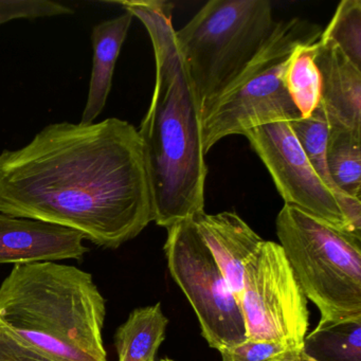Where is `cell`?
<instances>
[{
  "label": "cell",
  "mask_w": 361,
  "mask_h": 361,
  "mask_svg": "<svg viewBox=\"0 0 361 361\" xmlns=\"http://www.w3.org/2000/svg\"><path fill=\"white\" fill-rule=\"evenodd\" d=\"M0 213L68 228L117 249L154 221L145 145L130 122L45 126L0 153Z\"/></svg>",
  "instance_id": "1"
},
{
  "label": "cell",
  "mask_w": 361,
  "mask_h": 361,
  "mask_svg": "<svg viewBox=\"0 0 361 361\" xmlns=\"http://www.w3.org/2000/svg\"><path fill=\"white\" fill-rule=\"evenodd\" d=\"M147 29L155 56V86L138 132L145 145L154 221L168 229L204 212L207 169L202 107L177 44L173 4L117 1Z\"/></svg>",
  "instance_id": "2"
},
{
  "label": "cell",
  "mask_w": 361,
  "mask_h": 361,
  "mask_svg": "<svg viewBox=\"0 0 361 361\" xmlns=\"http://www.w3.org/2000/svg\"><path fill=\"white\" fill-rule=\"evenodd\" d=\"M105 317L92 274L75 266L14 265L0 285V329L54 361H107Z\"/></svg>",
  "instance_id": "3"
},
{
  "label": "cell",
  "mask_w": 361,
  "mask_h": 361,
  "mask_svg": "<svg viewBox=\"0 0 361 361\" xmlns=\"http://www.w3.org/2000/svg\"><path fill=\"white\" fill-rule=\"evenodd\" d=\"M321 35L318 25L302 18L276 22L263 47L235 81L202 109L204 155L226 137L301 118L285 87V71L295 50L317 43Z\"/></svg>",
  "instance_id": "4"
},
{
  "label": "cell",
  "mask_w": 361,
  "mask_h": 361,
  "mask_svg": "<svg viewBox=\"0 0 361 361\" xmlns=\"http://www.w3.org/2000/svg\"><path fill=\"white\" fill-rule=\"evenodd\" d=\"M276 24L268 0H211L175 31L202 109L235 81Z\"/></svg>",
  "instance_id": "5"
},
{
  "label": "cell",
  "mask_w": 361,
  "mask_h": 361,
  "mask_svg": "<svg viewBox=\"0 0 361 361\" xmlns=\"http://www.w3.org/2000/svg\"><path fill=\"white\" fill-rule=\"evenodd\" d=\"M276 235L304 295L320 321L361 317V238L284 204Z\"/></svg>",
  "instance_id": "6"
},
{
  "label": "cell",
  "mask_w": 361,
  "mask_h": 361,
  "mask_svg": "<svg viewBox=\"0 0 361 361\" xmlns=\"http://www.w3.org/2000/svg\"><path fill=\"white\" fill-rule=\"evenodd\" d=\"M164 248L171 276L189 300L209 345L221 352L245 341L240 304L193 221L168 228Z\"/></svg>",
  "instance_id": "7"
},
{
  "label": "cell",
  "mask_w": 361,
  "mask_h": 361,
  "mask_svg": "<svg viewBox=\"0 0 361 361\" xmlns=\"http://www.w3.org/2000/svg\"><path fill=\"white\" fill-rule=\"evenodd\" d=\"M240 305L247 339L302 350L310 325L307 298L280 244L264 240L245 266Z\"/></svg>",
  "instance_id": "8"
},
{
  "label": "cell",
  "mask_w": 361,
  "mask_h": 361,
  "mask_svg": "<svg viewBox=\"0 0 361 361\" xmlns=\"http://www.w3.org/2000/svg\"><path fill=\"white\" fill-rule=\"evenodd\" d=\"M243 136L265 164L285 204L358 238L353 233L335 194L308 161L290 122L266 124L247 130Z\"/></svg>",
  "instance_id": "9"
},
{
  "label": "cell",
  "mask_w": 361,
  "mask_h": 361,
  "mask_svg": "<svg viewBox=\"0 0 361 361\" xmlns=\"http://www.w3.org/2000/svg\"><path fill=\"white\" fill-rule=\"evenodd\" d=\"M84 240L68 228L0 213V264L82 259L90 251Z\"/></svg>",
  "instance_id": "10"
},
{
  "label": "cell",
  "mask_w": 361,
  "mask_h": 361,
  "mask_svg": "<svg viewBox=\"0 0 361 361\" xmlns=\"http://www.w3.org/2000/svg\"><path fill=\"white\" fill-rule=\"evenodd\" d=\"M314 62L321 75V104L329 128L361 134V69L329 39L316 44Z\"/></svg>",
  "instance_id": "11"
},
{
  "label": "cell",
  "mask_w": 361,
  "mask_h": 361,
  "mask_svg": "<svg viewBox=\"0 0 361 361\" xmlns=\"http://www.w3.org/2000/svg\"><path fill=\"white\" fill-rule=\"evenodd\" d=\"M192 221L240 304L245 266L259 250L263 238L235 212H204Z\"/></svg>",
  "instance_id": "12"
},
{
  "label": "cell",
  "mask_w": 361,
  "mask_h": 361,
  "mask_svg": "<svg viewBox=\"0 0 361 361\" xmlns=\"http://www.w3.org/2000/svg\"><path fill=\"white\" fill-rule=\"evenodd\" d=\"M134 16L124 12L117 18L103 20L92 28V68L87 100L82 114V124L94 123L104 111L113 87L114 73L128 37Z\"/></svg>",
  "instance_id": "13"
},
{
  "label": "cell",
  "mask_w": 361,
  "mask_h": 361,
  "mask_svg": "<svg viewBox=\"0 0 361 361\" xmlns=\"http://www.w3.org/2000/svg\"><path fill=\"white\" fill-rule=\"evenodd\" d=\"M290 126L308 161L323 183L335 194L353 233L361 238V200L342 194L329 176L326 164L329 123L322 104H319L310 117L291 121Z\"/></svg>",
  "instance_id": "14"
},
{
  "label": "cell",
  "mask_w": 361,
  "mask_h": 361,
  "mask_svg": "<svg viewBox=\"0 0 361 361\" xmlns=\"http://www.w3.org/2000/svg\"><path fill=\"white\" fill-rule=\"evenodd\" d=\"M168 324L161 303L133 310L115 334L118 361H155Z\"/></svg>",
  "instance_id": "15"
},
{
  "label": "cell",
  "mask_w": 361,
  "mask_h": 361,
  "mask_svg": "<svg viewBox=\"0 0 361 361\" xmlns=\"http://www.w3.org/2000/svg\"><path fill=\"white\" fill-rule=\"evenodd\" d=\"M302 350L314 361H361V317L319 321L306 334Z\"/></svg>",
  "instance_id": "16"
},
{
  "label": "cell",
  "mask_w": 361,
  "mask_h": 361,
  "mask_svg": "<svg viewBox=\"0 0 361 361\" xmlns=\"http://www.w3.org/2000/svg\"><path fill=\"white\" fill-rule=\"evenodd\" d=\"M326 164L336 188L344 195L361 200V134L329 128Z\"/></svg>",
  "instance_id": "17"
},
{
  "label": "cell",
  "mask_w": 361,
  "mask_h": 361,
  "mask_svg": "<svg viewBox=\"0 0 361 361\" xmlns=\"http://www.w3.org/2000/svg\"><path fill=\"white\" fill-rule=\"evenodd\" d=\"M317 43L298 48L285 71V87L301 118L310 117L321 102V75L314 62Z\"/></svg>",
  "instance_id": "18"
},
{
  "label": "cell",
  "mask_w": 361,
  "mask_h": 361,
  "mask_svg": "<svg viewBox=\"0 0 361 361\" xmlns=\"http://www.w3.org/2000/svg\"><path fill=\"white\" fill-rule=\"evenodd\" d=\"M321 39L335 43L361 69V1L342 0Z\"/></svg>",
  "instance_id": "19"
},
{
  "label": "cell",
  "mask_w": 361,
  "mask_h": 361,
  "mask_svg": "<svg viewBox=\"0 0 361 361\" xmlns=\"http://www.w3.org/2000/svg\"><path fill=\"white\" fill-rule=\"evenodd\" d=\"M75 10L50 0H0V25L12 20L71 16Z\"/></svg>",
  "instance_id": "20"
},
{
  "label": "cell",
  "mask_w": 361,
  "mask_h": 361,
  "mask_svg": "<svg viewBox=\"0 0 361 361\" xmlns=\"http://www.w3.org/2000/svg\"><path fill=\"white\" fill-rule=\"evenodd\" d=\"M287 350H293L274 342L246 339L219 353L223 361H271Z\"/></svg>",
  "instance_id": "21"
},
{
  "label": "cell",
  "mask_w": 361,
  "mask_h": 361,
  "mask_svg": "<svg viewBox=\"0 0 361 361\" xmlns=\"http://www.w3.org/2000/svg\"><path fill=\"white\" fill-rule=\"evenodd\" d=\"M0 361H54L0 329Z\"/></svg>",
  "instance_id": "22"
},
{
  "label": "cell",
  "mask_w": 361,
  "mask_h": 361,
  "mask_svg": "<svg viewBox=\"0 0 361 361\" xmlns=\"http://www.w3.org/2000/svg\"><path fill=\"white\" fill-rule=\"evenodd\" d=\"M271 361H314L302 350H287L284 354L276 357Z\"/></svg>",
  "instance_id": "23"
},
{
  "label": "cell",
  "mask_w": 361,
  "mask_h": 361,
  "mask_svg": "<svg viewBox=\"0 0 361 361\" xmlns=\"http://www.w3.org/2000/svg\"><path fill=\"white\" fill-rule=\"evenodd\" d=\"M159 361H174V360H172V359H170V358H164V359H160Z\"/></svg>",
  "instance_id": "24"
}]
</instances>
